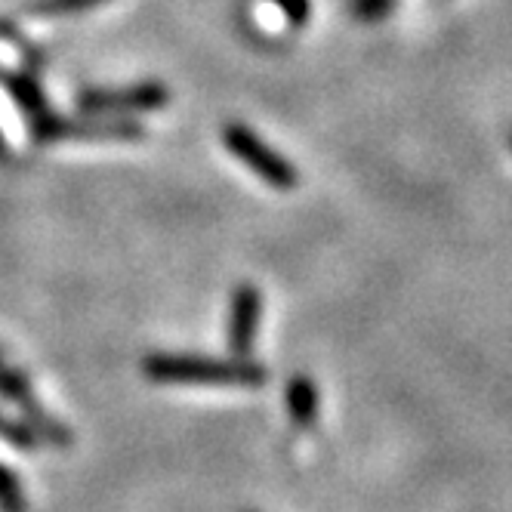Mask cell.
Returning a JSON list of instances; mask_svg holds the SVG:
<instances>
[{
  "label": "cell",
  "instance_id": "obj_1",
  "mask_svg": "<svg viewBox=\"0 0 512 512\" xmlns=\"http://www.w3.org/2000/svg\"><path fill=\"white\" fill-rule=\"evenodd\" d=\"M142 374L152 383L176 386H263L269 371L253 358H210V355H182L155 352L142 361Z\"/></svg>",
  "mask_w": 512,
  "mask_h": 512
},
{
  "label": "cell",
  "instance_id": "obj_2",
  "mask_svg": "<svg viewBox=\"0 0 512 512\" xmlns=\"http://www.w3.org/2000/svg\"><path fill=\"white\" fill-rule=\"evenodd\" d=\"M223 142H226V149L250 170L256 173L263 182H269L272 189L278 192H290V189H297L300 186V173L297 167L290 164L284 155H278L272 145H266L260 136H256L250 127L232 121L223 127Z\"/></svg>",
  "mask_w": 512,
  "mask_h": 512
},
{
  "label": "cell",
  "instance_id": "obj_3",
  "mask_svg": "<svg viewBox=\"0 0 512 512\" xmlns=\"http://www.w3.org/2000/svg\"><path fill=\"white\" fill-rule=\"evenodd\" d=\"M0 395H4L7 401H13V405L19 408L22 420L38 432V438L44 445H53V448H71V442H75V435H71L50 411L41 408V401L34 398V389L28 383V377L16 368H10V364H0Z\"/></svg>",
  "mask_w": 512,
  "mask_h": 512
},
{
  "label": "cell",
  "instance_id": "obj_4",
  "mask_svg": "<svg viewBox=\"0 0 512 512\" xmlns=\"http://www.w3.org/2000/svg\"><path fill=\"white\" fill-rule=\"evenodd\" d=\"M31 136L38 142L56 139H142L145 127L130 118H84V121H65L50 112L31 118Z\"/></svg>",
  "mask_w": 512,
  "mask_h": 512
},
{
  "label": "cell",
  "instance_id": "obj_5",
  "mask_svg": "<svg viewBox=\"0 0 512 512\" xmlns=\"http://www.w3.org/2000/svg\"><path fill=\"white\" fill-rule=\"evenodd\" d=\"M170 102V90L158 81H145L133 87H112V90H84L78 105L84 112H155Z\"/></svg>",
  "mask_w": 512,
  "mask_h": 512
},
{
  "label": "cell",
  "instance_id": "obj_6",
  "mask_svg": "<svg viewBox=\"0 0 512 512\" xmlns=\"http://www.w3.org/2000/svg\"><path fill=\"white\" fill-rule=\"evenodd\" d=\"M263 297L256 284H238L232 290V309H229V349L238 358H250L256 331H260Z\"/></svg>",
  "mask_w": 512,
  "mask_h": 512
},
{
  "label": "cell",
  "instance_id": "obj_7",
  "mask_svg": "<svg viewBox=\"0 0 512 512\" xmlns=\"http://www.w3.org/2000/svg\"><path fill=\"white\" fill-rule=\"evenodd\" d=\"M284 405H287V417H290V426H294V429L309 432V429L318 426L321 395H318V386H315V380L309 374H294L287 380Z\"/></svg>",
  "mask_w": 512,
  "mask_h": 512
},
{
  "label": "cell",
  "instance_id": "obj_8",
  "mask_svg": "<svg viewBox=\"0 0 512 512\" xmlns=\"http://www.w3.org/2000/svg\"><path fill=\"white\" fill-rule=\"evenodd\" d=\"M0 78H4V84L13 93V99L25 108L31 118H38V115L47 112V99H44L41 87L34 84V78H28V75H0Z\"/></svg>",
  "mask_w": 512,
  "mask_h": 512
},
{
  "label": "cell",
  "instance_id": "obj_9",
  "mask_svg": "<svg viewBox=\"0 0 512 512\" xmlns=\"http://www.w3.org/2000/svg\"><path fill=\"white\" fill-rule=\"evenodd\" d=\"M0 442H7L10 448H19V451H38L44 445L38 432L22 417H7V414H0Z\"/></svg>",
  "mask_w": 512,
  "mask_h": 512
},
{
  "label": "cell",
  "instance_id": "obj_10",
  "mask_svg": "<svg viewBox=\"0 0 512 512\" xmlns=\"http://www.w3.org/2000/svg\"><path fill=\"white\" fill-rule=\"evenodd\" d=\"M0 512H28L25 491L4 463H0Z\"/></svg>",
  "mask_w": 512,
  "mask_h": 512
},
{
  "label": "cell",
  "instance_id": "obj_11",
  "mask_svg": "<svg viewBox=\"0 0 512 512\" xmlns=\"http://www.w3.org/2000/svg\"><path fill=\"white\" fill-rule=\"evenodd\" d=\"M102 4H108V0H41V4L31 7V13L34 16H71V13H84Z\"/></svg>",
  "mask_w": 512,
  "mask_h": 512
},
{
  "label": "cell",
  "instance_id": "obj_12",
  "mask_svg": "<svg viewBox=\"0 0 512 512\" xmlns=\"http://www.w3.org/2000/svg\"><path fill=\"white\" fill-rule=\"evenodd\" d=\"M395 10V0H352V16L361 22H380Z\"/></svg>",
  "mask_w": 512,
  "mask_h": 512
},
{
  "label": "cell",
  "instance_id": "obj_13",
  "mask_svg": "<svg viewBox=\"0 0 512 512\" xmlns=\"http://www.w3.org/2000/svg\"><path fill=\"white\" fill-rule=\"evenodd\" d=\"M269 4H275L284 13V19L290 25H297V28L306 25L309 16H312V4H309V0H269Z\"/></svg>",
  "mask_w": 512,
  "mask_h": 512
},
{
  "label": "cell",
  "instance_id": "obj_14",
  "mask_svg": "<svg viewBox=\"0 0 512 512\" xmlns=\"http://www.w3.org/2000/svg\"><path fill=\"white\" fill-rule=\"evenodd\" d=\"M0 152H4V136H0Z\"/></svg>",
  "mask_w": 512,
  "mask_h": 512
},
{
  "label": "cell",
  "instance_id": "obj_15",
  "mask_svg": "<svg viewBox=\"0 0 512 512\" xmlns=\"http://www.w3.org/2000/svg\"><path fill=\"white\" fill-rule=\"evenodd\" d=\"M0 364H4V352H0Z\"/></svg>",
  "mask_w": 512,
  "mask_h": 512
},
{
  "label": "cell",
  "instance_id": "obj_16",
  "mask_svg": "<svg viewBox=\"0 0 512 512\" xmlns=\"http://www.w3.org/2000/svg\"><path fill=\"white\" fill-rule=\"evenodd\" d=\"M509 145H512V133H509Z\"/></svg>",
  "mask_w": 512,
  "mask_h": 512
}]
</instances>
